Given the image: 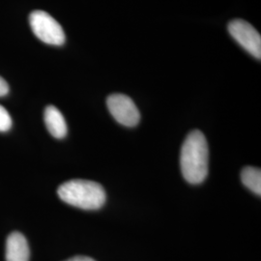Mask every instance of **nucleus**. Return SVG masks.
<instances>
[{"instance_id":"nucleus-5","label":"nucleus","mask_w":261,"mask_h":261,"mask_svg":"<svg viewBox=\"0 0 261 261\" xmlns=\"http://www.w3.org/2000/svg\"><path fill=\"white\" fill-rule=\"evenodd\" d=\"M107 106L113 118L126 127H135L140 120V113L136 103L124 94H112L108 97Z\"/></svg>"},{"instance_id":"nucleus-1","label":"nucleus","mask_w":261,"mask_h":261,"mask_svg":"<svg viewBox=\"0 0 261 261\" xmlns=\"http://www.w3.org/2000/svg\"><path fill=\"white\" fill-rule=\"evenodd\" d=\"M209 152L204 135L200 130L191 132L181 149L180 165L184 178L191 184H199L208 174Z\"/></svg>"},{"instance_id":"nucleus-6","label":"nucleus","mask_w":261,"mask_h":261,"mask_svg":"<svg viewBox=\"0 0 261 261\" xmlns=\"http://www.w3.org/2000/svg\"><path fill=\"white\" fill-rule=\"evenodd\" d=\"M6 261H28L30 251L27 238L18 231L12 232L6 241Z\"/></svg>"},{"instance_id":"nucleus-10","label":"nucleus","mask_w":261,"mask_h":261,"mask_svg":"<svg viewBox=\"0 0 261 261\" xmlns=\"http://www.w3.org/2000/svg\"><path fill=\"white\" fill-rule=\"evenodd\" d=\"M8 92H9V85L3 77L0 76V97L7 95Z\"/></svg>"},{"instance_id":"nucleus-11","label":"nucleus","mask_w":261,"mask_h":261,"mask_svg":"<svg viewBox=\"0 0 261 261\" xmlns=\"http://www.w3.org/2000/svg\"><path fill=\"white\" fill-rule=\"evenodd\" d=\"M65 261H95L91 257L88 256H83V255H79V256H74L72 258H69Z\"/></svg>"},{"instance_id":"nucleus-8","label":"nucleus","mask_w":261,"mask_h":261,"mask_svg":"<svg viewBox=\"0 0 261 261\" xmlns=\"http://www.w3.org/2000/svg\"><path fill=\"white\" fill-rule=\"evenodd\" d=\"M243 184L257 196L261 194V171L259 168L248 167L241 173Z\"/></svg>"},{"instance_id":"nucleus-9","label":"nucleus","mask_w":261,"mask_h":261,"mask_svg":"<svg viewBox=\"0 0 261 261\" xmlns=\"http://www.w3.org/2000/svg\"><path fill=\"white\" fill-rule=\"evenodd\" d=\"M12 127V118L9 112L0 105V132H7Z\"/></svg>"},{"instance_id":"nucleus-2","label":"nucleus","mask_w":261,"mask_h":261,"mask_svg":"<svg viewBox=\"0 0 261 261\" xmlns=\"http://www.w3.org/2000/svg\"><path fill=\"white\" fill-rule=\"evenodd\" d=\"M58 196L67 204L84 210L100 209L106 202V192L100 184L84 179H74L59 186Z\"/></svg>"},{"instance_id":"nucleus-4","label":"nucleus","mask_w":261,"mask_h":261,"mask_svg":"<svg viewBox=\"0 0 261 261\" xmlns=\"http://www.w3.org/2000/svg\"><path fill=\"white\" fill-rule=\"evenodd\" d=\"M228 32L249 54L260 59L261 36L252 24L243 19H234L228 23Z\"/></svg>"},{"instance_id":"nucleus-7","label":"nucleus","mask_w":261,"mask_h":261,"mask_svg":"<svg viewBox=\"0 0 261 261\" xmlns=\"http://www.w3.org/2000/svg\"><path fill=\"white\" fill-rule=\"evenodd\" d=\"M44 119L47 130L54 138L58 140L65 138L68 132L67 124L64 116L57 108L54 106L47 107L44 113Z\"/></svg>"},{"instance_id":"nucleus-3","label":"nucleus","mask_w":261,"mask_h":261,"mask_svg":"<svg viewBox=\"0 0 261 261\" xmlns=\"http://www.w3.org/2000/svg\"><path fill=\"white\" fill-rule=\"evenodd\" d=\"M29 23L34 35L47 45L62 46L65 43L63 28L47 12L40 10L32 12Z\"/></svg>"}]
</instances>
